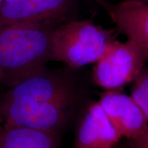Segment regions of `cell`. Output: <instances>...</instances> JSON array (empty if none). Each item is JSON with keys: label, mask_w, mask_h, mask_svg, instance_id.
Masks as SVG:
<instances>
[{"label": "cell", "mask_w": 148, "mask_h": 148, "mask_svg": "<svg viewBox=\"0 0 148 148\" xmlns=\"http://www.w3.org/2000/svg\"><path fill=\"white\" fill-rule=\"evenodd\" d=\"M58 132L2 123L0 148H59Z\"/></svg>", "instance_id": "cell-10"}, {"label": "cell", "mask_w": 148, "mask_h": 148, "mask_svg": "<svg viewBox=\"0 0 148 148\" xmlns=\"http://www.w3.org/2000/svg\"><path fill=\"white\" fill-rule=\"evenodd\" d=\"M52 23H16L0 27V83L16 84L47 69Z\"/></svg>", "instance_id": "cell-1"}, {"label": "cell", "mask_w": 148, "mask_h": 148, "mask_svg": "<svg viewBox=\"0 0 148 148\" xmlns=\"http://www.w3.org/2000/svg\"><path fill=\"white\" fill-rule=\"evenodd\" d=\"M147 62L143 52L131 40H116L102 58L95 63L92 78L106 90H116L134 82Z\"/></svg>", "instance_id": "cell-3"}, {"label": "cell", "mask_w": 148, "mask_h": 148, "mask_svg": "<svg viewBox=\"0 0 148 148\" xmlns=\"http://www.w3.org/2000/svg\"><path fill=\"white\" fill-rule=\"evenodd\" d=\"M12 0H0V8H2L3 5H6L7 3H10Z\"/></svg>", "instance_id": "cell-13"}, {"label": "cell", "mask_w": 148, "mask_h": 148, "mask_svg": "<svg viewBox=\"0 0 148 148\" xmlns=\"http://www.w3.org/2000/svg\"><path fill=\"white\" fill-rule=\"evenodd\" d=\"M69 103L0 101L3 121L30 128L58 132L68 117Z\"/></svg>", "instance_id": "cell-5"}, {"label": "cell", "mask_w": 148, "mask_h": 148, "mask_svg": "<svg viewBox=\"0 0 148 148\" xmlns=\"http://www.w3.org/2000/svg\"><path fill=\"white\" fill-rule=\"evenodd\" d=\"M132 1H140V2H147V1H148V0H132Z\"/></svg>", "instance_id": "cell-14"}, {"label": "cell", "mask_w": 148, "mask_h": 148, "mask_svg": "<svg viewBox=\"0 0 148 148\" xmlns=\"http://www.w3.org/2000/svg\"><path fill=\"white\" fill-rule=\"evenodd\" d=\"M98 102L122 138L138 143L147 136V116L131 96L116 90H106Z\"/></svg>", "instance_id": "cell-7"}, {"label": "cell", "mask_w": 148, "mask_h": 148, "mask_svg": "<svg viewBox=\"0 0 148 148\" xmlns=\"http://www.w3.org/2000/svg\"><path fill=\"white\" fill-rule=\"evenodd\" d=\"M95 1L106 11L118 32L134 42L148 62V1L125 0L113 3L106 0Z\"/></svg>", "instance_id": "cell-8"}, {"label": "cell", "mask_w": 148, "mask_h": 148, "mask_svg": "<svg viewBox=\"0 0 148 148\" xmlns=\"http://www.w3.org/2000/svg\"><path fill=\"white\" fill-rule=\"evenodd\" d=\"M73 99L71 83L58 73L47 69L10 86L1 100L71 103Z\"/></svg>", "instance_id": "cell-6"}, {"label": "cell", "mask_w": 148, "mask_h": 148, "mask_svg": "<svg viewBox=\"0 0 148 148\" xmlns=\"http://www.w3.org/2000/svg\"><path fill=\"white\" fill-rule=\"evenodd\" d=\"M135 148H148V134L147 136L138 143H134Z\"/></svg>", "instance_id": "cell-12"}, {"label": "cell", "mask_w": 148, "mask_h": 148, "mask_svg": "<svg viewBox=\"0 0 148 148\" xmlns=\"http://www.w3.org/2000/svg\"><path fill=\"white\" fill-rule=\"evenodd\" d=\"M117 33L116 28H103L88 20L59 24L51 34L50 60L74 69L96 63L115 41Z\"/></svg>", "instance_id": "cell-2"}, {"label": "cell", "mask_w": 148, "mask_h": 148, "mask_svg": "<svg viewBox=\"0 0 148 148\" xmlns=\"http://www.w3.org/2000/svg\"><path fill=\"white\" fill-rule=\"evenodd\" d=\"M131 97L141 108L148 120V64H145L134 79Z\"/></svg>", "instance_id": "cell-11"}, {"label": "cell", "mask_w": 148, "mask_h": 148, "mask_svg": "<svg viewBox=\"0 0 148 148\" xmlns=\"http://www.w3.org/2000/svg\"><path fill=\"white\" fill-rule=\"evenodd\" d=\"M3 119H1V116H0V127H1V125H2V123H3Z\"/></svg>", "instance_id": "cell-15"}, {"label": "cell", "mask_w": 148, "mask_h": 148, "mask_svg": "<svg viewBox=\"0 0 148 148\" xmlns=\"http://www.w3.org/2000/svg\"><path fill=\"white\" fill-rule=\"evenodd\" d=\"M78 0H12L0 8V27L16 23H52L75 19Z\"/></svg>", "instance_id": "cell-4"}, {"label": "cell", "mask_w": 148, "mask_h": 148, "mask_svg": "<svg viewBox=\"0 0 148 148\" xmlns=\"http://www.w3.org/2000/svg\"><path fill=\"white\" fill-rule=\"evenodd\" d=\"M121 138L100 104L96 101L85 112L73 148H112Z\"/></svg>", "instance_id": "cell-9"}]
</instances>
